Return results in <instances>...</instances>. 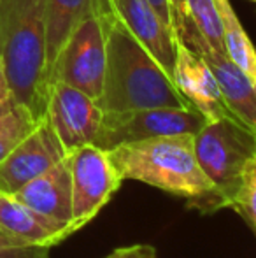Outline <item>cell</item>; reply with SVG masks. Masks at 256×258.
Instances as JSON below:
<instances>
[{
	"label": "cell",
	"mask_w": 256,
	"mask_h": 258,
	"mask_svg": "<svg viewBox=\"0 0 256 258\" xmlns=\"http://www.w3.org/2000/svg\"><path fill=\"white\" fill-rule=\"evenodd\" d=\"M109 156L123 179L156 186L185 199L190 207L202 213L228 207L198 165L190 134L120 144L109 151Z\"/></svg>",
	"instance_id": "6da1fadb"
},
{
	"label": "cell",
	"mask_w": 256,
	"mask_h": 258,
	"mask_svg": "<svg viewBox=\"0 0 256 258\" xmlns=\"http://www.w3.org/2000/svg\"><path fill=\"white\" fill-rule=\"evenodd\" d=\"M106 76L99 105L104 112L192 107L174 79L127 30L114 11L106 14Z\"/></svg>",
	"instance_id": "7a4b0ae2"
},
{
	"label": "cell",
	"mask_w": 256,
	"mask_h": 258,
	"mask_svg": "<svg viewBox=\"0 0 256 258\" xmlns=\"http://www.w3.org/2000/svg\"><path fill=\"white\" fill-rule=\"evenodd\" d=\"M0 58L18 105L37 121L48 114L46 0H0Z\"/></svg>",
	"instance_id": "3957f363"
},
{
	"label": "cell",
	"mask_w": 256,
	"mask_h": 258,
	"mask_svg": "<svg viewBox=\"0 0 256 258\" xmlns=\"http://www.w3.org/2000/svg\"><path fill=\"white\" fill-rule=\"evenodd\" d=\"M195 156L212 186L228 207L256 160V134L233 116L207 121L193 136Z\"/></svg>",
	"instance_id": "277c9868"
},
{
	"label": "cell",
	"mask_w": 256,
	"mask_h": 258,
	"mask_svg": "<svg viewBox=\"0 0 256 258\" xmlns=\"http://www.w3.org/2000/svg\"><path fill=\"white\" fill-rule=\"evenodd\" d=\"M106 14H93L77 25L49 72V85L65 83L99 102L106 76Z\"/></svg>",
	"instance_id": "5b68a950"
},
{
	"label": "cell",
	"mask_w": 256,
	"mask_h": 258,
	"mask_svg": "<svg viewBox=\"0 0 256 258\" xmlns=\"http://www.w3.org/2000/svg\"><path fill=\"white\" fill-rule=\"evenodd\" d=\"M207 123L202 112L193 107H153L127 112H104L100 132L95 143L99 148L111 151L127 143L154 139V137L195 136Z\"/></svg>",
	"instance_id": "8992f818"
},
{
	"label": "cell",
	"mask_w": 256,
	"mask_h": 258,
	"mask_svg": "<svg viewBox=\"0 0 256 258\" xmlns=\"http://www.w3.org/2000/svg\"><path fill=\"white\" fill-rule=\"evenodd\" d=\"M72 234L88 225L121 186V174L109 156V151L97 144H84L72 153Z\"/></svg>",
	"instance_id": "52a82bcc"
},
{
	"label": "cell",
	"mask_w": 256,
	"mask_h": 258,
	"mask_svg": "<svg viewBox=\"0 0 256 258\" xmlns=\"http://www.w3.org/2000/svg\"><path fill=\"white\" fill-rule=\"evenodd\" d=\"M65 151L72 153L84 144H93L100 132L104 111L95 99L65 83H53L48 114Z\"/></svg>",
	"instance_id": "ba28073f"
},
{
	"label": "cell",
	"mask_w": 256,
	"mask_h": 258,
	"mask_svg": "<svg viewBox=\"0 0 256 258\" xmlns=\"http://www.w3.org/2000/svg\"><path fill=\"white\" fill-rule=\"evenodd\" d=\"M67 155L49 119L44 118L0 163V194H16Z\"/></svg>",
	"instance_id": "9c48e42d"
},
{
	"label": "cell",
	"mask_w": 256,
	"mask_h": 258,
	"mask_svg": "<svg viewBox=\"0 0 256 258\" xmlns=\"http://www.w3.org/2000/svg\"><path fill=\"white\" fill-rule=\"evenodd\" d=\"M186 46L197 51L202 60L209 65L216 81L221 90L228 111L233 118L251 128L256 134V85L230 60L226 54H221L211 48L197 30L188 23L185 35L181 37Z\"/></svg>",
	"instance_id": "30bf717a"
},
{
	"label": "cell",
	"mask_w": 256,
	"mask_h": 258,
	"mask_svg": "<svg viewBox=\"0 0 256 258\" xmlns=\"http://www.w3.org/2000/svg\"><path fill=\"white\" fill-rule=\"evenodd\" d=\"M113 7L116 16L135 37V41L174 79L176 51L179 41L174 28L163 23L147 0H116Z\"/></svg>",
	"instance_id": "8fae6325"
},
{
	"label": "cell",
	"mask_w": 256,
	"mask_h": 258,
	"mask_svg": "<svg viewBox=\"0 0 256 258\" xmlns=\"http://www.w3.org/2000/svg\"><path fill=\"white\" fill-rule=\"evenodd\" d=\"M174 83L179 93L188 100L193 109L202 112L207 121L232 116L209 65L181 39L178 41V51H176Z\"/></svg>",
	"instance_id": "7c38bea8"
},
{
	"label": "cell",
	"mask_w": 256,
	"mask_h": 258,
	"mask_svg": "<svg viewBox=\"0 0 256 258\" xmlns=\"http://www.w3.org/2000/svg\"><path fill=\"white\" fill-rule=\"evenodd\" d=\"M13 195L72 235V177L68 155Z\"/></svg>",
	"instance_id": "4fadbf2b"
},
{
	"label": "cell",
	"mask_w": 256,
	"mask_h": 258,
	"mask_svg": "<svg viewBox=\"0 0 256 258\" xmlns=\"http://www.w3.org/2000/svg\"><path fill=\"white\" fill-rule=\"evenodd\" d=\"M114 11L111 0H46V61L48 78L72 32L93 14Z\"/></svg>",
	"instance_id": "5bb4252c"
},
{
	"label": "cell",
	"mask_w": 256,
	"mask_h": 258,
	"mask_svg": "<svg viewBox=\"0 0 256 258\" xmlns=\"http://www.w3.org/2000/svg\"><path fill=\"white\" fill-rule=\"evenodd\" d=\"M0 228L27 244L46 248H53L68 237L62 227L46 220L9 194H0Z\"/></svg>",
	"instance_id": "9a60e30c"
},
{
	"label": "cell",
	"mask_w": 256,
	"mask_h": 258,
	"mask_svg": "<svg viewBox=\"0 0 256 258\" xmlns=\"http://www.w3.org/2000/svg\"><path fill=\"white\" fill-rule=\"evenodd\" d=\"M223 23L225 54L256 85V49L228 0H216Z\"/></svg>",
	"instance_id": "2e32d148"
},
{
	"label": "cell",
	"mask_w": 256,
	"mask_h": 258,
	"mask_svg": "<svg viewBox=\"0 0 256 258\" xmlns=\"http://www.w3.org/2000/svg\"><path fill=\"white\" fill-rule=\"evenodd\" d=\"M188 23L214 51L225 54L223 23L216 0H186Z\"/></svg>",
	"instance_id": "e0dca14e"
},
{
	"label": "cell",
	"mask_w": 256,
	"mask_h": 258,
	"mask_svg": "<svg viewBox=\"0 0 256 258\" xmlns=\"http://www.w3.org/2000/svg\"><path fill=\"white\" fill-rule=\"evenodd\" d=\"M37 119L23 105H16L0 118V163L37 125Z\"/></svg>",
	"instance_id": "ac0fdd59"
},
{
	"label": "cell",
	"mask_w": 256,
	"mask_h": 258,
	"mask_svg": "<svg viewBox=\"0 0 256 258\" xmlns=\"http://www.w3.org/2000/svg\"><path fill=\"white\" fill-rule=\"evenodd\" d=\"M232 209L239 211L256 228V160L244 174L242 184L232 202Z\"/></svg>",
	"instance_id": "d6986e66"
},
{
	"label": "cell",
	"mask_w": 256,
	"mask_h": 258,
	"mask_svg": "<svg viewBox=\"0 0 256 258\" xmlns=\"http://www.w3.org/2000/svg\"><path fill=\"white\" fill-rule=\"evenodd\" d=\"M46 246H32L0 228V258H49Z\"/></svg>",
	"instance_id": "ffe728a7"
},
{
	"label": "cell",
	"mask_w": 256,
	"mask_h": 258,
	"mask_svg": "<svg viewBox=\"0 0 256 258\" xmlns=\"http://www.w3.org/2000/svg\"><path fill=\"white\" fill-rule=\"evenodd\" d=\"M106 258H158L156 249L151 244H133L125 248H116Z\"/></svg>",
	"instance_id": "44dd1931"
},
{
	"label": "cell",
	"mask_w": 256,
	"mask_h": 258,
	"mask_svg": "<svg viewBox=\"0 0 256 258\" xmlns=\"http://www.w3.org/2000/svg\"><path fill=\"white\" fill-rule=\"evenodd\" d=\"M172 11V20H174V30L178 37L181 39L188 27V7L186 0H168Z\"/></svg>",
	"instance_id": "7402d4cb"
},
{
	"label": "cell",
	"mask_w": 256,
	"mask_h": 258,
	"mask_svg": "<svg viewBox=\"0 0 256 258\" xmlns=\"http://www.w3.org/2000/svg\"><path fill=\"white\" fill-rule=\"evenodd\" d=\"M147 2L151 4V7L156 11V14L163 20V23L167 25V27L174 28V20H172V11H170L168 0H147Z\"/></svg>",
	"instance_id": "603a6c76"
},
{
	"label": "cell",
	"mask_w": 256,
	"mask_h": 258,
	"mask_svg": "<svg viewBox=\"0 0 256 258\" xmlns=\"http://www.w3.org/2000/svg\"><path fill=\"white\" fill-rule=\"evenodd\" d=\"M9 99H13V93H11L9 81H7L6 71H4L2 58H0V102H4V100H9Z\"/></svg>",
	"instance_id": "cb8c5ba5"
},
{
	"label": "cell",
	"mask_w": 256,
	"mask_h": 258,
	"mask_svg": "<svg viewBox=\"0 0 256 258\" xmlns=\"http://www.w3.org/2000/svg\"><path fill=\"white\" fill-rule=\"evenodd\" d=\"M16 102H14V99H9V100H4V102H0V118L2 116H6L7 112H11L14 107H16Z\"/></svg>",
	"instance_id": "d4e9b609"
},
{
	"label": "cell",
	"mask_w": 256,
	"mask_h": 258,
	"mask_svg": "<svg viewBox=\"0 0 256 258\" xmlns=\"http://www.w3.org/2000/svg\"><path fill=\"white\" fill-rule=\"evenodd\" d=\"M111 2H113V4H114V2H116V0H111Z\"/></svg>",
	"instance_id": "484cf974"
},
{
	"label": "cell",
	"mask_w": 256,
	"mask_h": 258,
	"mask_svg": "<svg viewBox=\"0 0 256 258\" xmlns=\"http://www.w3.org/2000/svg\"><path fill=\"white\" fill-rule=\"evenodd\" d=\"M253 2H256V0H253Z\"/></svg>",
	"instance_id": "4316f807"
}]
</instances>
